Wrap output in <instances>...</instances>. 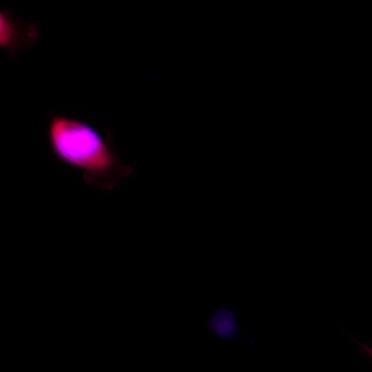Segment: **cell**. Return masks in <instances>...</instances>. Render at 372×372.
Wrapping results in <instances>:
<instances>
[{
  "instance_id": "obj_1",
  "label": "cell",
  "mask_w": 372,
  "mask_h": 372,
  "mask_svg": "<svg viewBox=\"0 0 372 372\" xmlns=\"http://www.w3.org/2000/svg\"><path fill=\"white\" fill-rule=\"evenodd\" d=\"M47 140L59 161L81 171L84 182L98 190H112L133 171L117 156L111 134L103 136L86 121L53 115L48 123Z\"/></svg>"
},
{
  "instance_id": "obj_2",
  "label": "cell",
  "mask_w": 372,
  "mask_h": 372,
  "mask_svg": "<svg viewBox=\"0 0 372 372\" xmlns=\"http://www.w3.org/2000/svg\"><path fill=\"white\" fill-rule=\"evenodd\" d=\"M39 38L38 25L14 17L8 9L0 11V47L10 56L31 48Z\"/></svg>"
},
{
  "instance_id": "obj_3",
  "label": "cell",
  "mask_w": 372,
  "mask_h": 372,
  "mask_svg": "<svg viewBox=\"0 0 372 372\" xmlns=\"http://www.w3.org/2000/svg\"><path fill=\"white\" fill-rule=\"evenodd\" d=\"M211 326L218 335L229 338L236 329L234 314L229 310H220L214 315Z\"/></svg>"
},
{
  "instance_id": "obj_4",
  "label": "cell",
  "mask_w": 372,
  "mask_h": 372,
  "mask_svg": "<svg viewBox=\"0 0 372 372\" xmlns=\"http://www.w3.org/2000/svg\"><path fill=\"white\" fill-rule=\"evenodd\" d=\"M357 342L360 345V347L372 357V347L365 345L358 341Z\"/></svg>"
}]
</instances>
